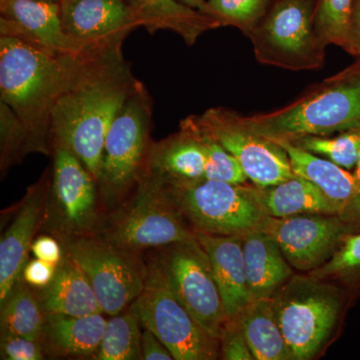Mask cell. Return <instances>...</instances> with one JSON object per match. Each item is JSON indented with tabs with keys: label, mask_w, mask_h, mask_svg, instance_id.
Segmentation results:
<instances>
[{
	"label": "cell",
	"mask_w": 360,
	"mask_h": 360,
	"mask_svg": "<svg viewBox=\"0 0 360 360\" xmlns=\"http://www.w3.org/2000/svg\"><path fill=\"white\" fill-rule=\"evenodd\" d=\"M139 84L122 47L82 52L70 82L52 108L53 148L70 150L96 182L110 124Z\"/></svg>",
	"instance_id": "cell-1"
},
{
	"label": "cell",
	"mask_w": 360,
	"mask_h": 360,
	"mask_svg": "<svg viewBox=\"0 0 360 360\" xmlns=\"http://www.w3.org/2000/svg\"><path fill=\"white\" fill-rule=\"evenodd\" d=\"M80 53H63L0 35V101L25 125L37 153L49 155L52 108Z\"/></svg>",
	"instance_id": "cell-2"
},
{
	"label": "cell",
	"mask_w": 360,
	"mask_h": 360,
	"mask_svg": "<svg viewBox=\"0 0 360 360\" xmlns=\"http://www.w3.org/2000/svg\"><path fill=\"white\" fill-rule=\"evenodd\" d=\"M241 116L248 129L271 141L360 131V68L350 66L281 110Z\"/></svg>",
	"instance_id": "cell-3"
},
{
	"label": "cell",
	"mask_w": 360,
	"mask_h": 360,
	"mask_svg": "<svg viewBox=\"0 0 360 360\" xmlns=\"http://www.w3.org/2000/svg\"><path fill=\"white\" fill-rule=\"evenodd\" d=\"M347 295L314 276H292L270 297L290 360L314 359L333 333Z\"/></svg>",
	"instance_id": "cell-4"
},
{
	"label": "cell",
	"mask_w": 360,
	"mask_h": 360,
	"mask_svg": "<svg viewBox=\"0 0 360 360\" xmlns=\"http://www.w3.org/2000/svg\"><path fill=\"white\" fill-rule=\"evenodd\" d=\"M315 6L316 0H274L248 35L258 63L292 71L321 68L328 46L315 32Z\"/></svg>",
	"instance_id": "cell-5"
},
{
	"label": "cell",
	"mask_w": 360,
	"mask_h": 360,
	"mask_svg": "<svg viewBox=\"0 0 360 360\" xmlns=\"http://www.w3.org/2000/svg\"><path fill=\"white\" fill-rule=\"evenodd\" d=\"M146 286L129 309L169 349L175 360H212L219 341L201 328L170 288L158 260L148 266Z\"/></svg>",
	"instance_id": "cell-6"
},
{
	"label": "cell",
	"mask_w": 360,
	"mask_h": 360,
	"mask_svg": "<svg viewBox=\"0 0 360 360\" xmlns=\"http://www.w3.org/2000/svg\"><path fill=\"white\" fill-rule=\"evenodd\" d=\"M131 203L120 212L101 238L127 250L167 248L196 239L168 195L162 180L144 172Z\"/></svg>",
	"instance_id": "cell-7"
},
{
	"label": "cell",
	"mask_w": 360,
	"mask_h": 360,
	"mask_svg": "<svg viewBox=\"0 0 360 360\" xmlns=\"http://www.w3.org/2000/svg\"><path fill=\"white\" fill-rule=\"evenodd\" d=\"M162 182L172 202L194 231L243 236L258 229L265 217L246 194L245 184L205 179Z\"/></svg>",
	"instance_id": "cell-8"
},
{
	"label": "cell",
	"mask_w": 360,
	"mask_h": 360,
	"mask_svg": "<svg viewBox=\"0 0 360 360\" xmlns=\"http://www.w3.org/2000/svg\"><path fill=\"white\" fill-rule=\"evenodd\" d=\"M151 101L139 82L118 111L104 141L97 184L106 198L124 195L146 172L149 153Z\"/></svg>",
	"instance_id": "cell-9"
},
{
	"label": "cell",
	"mask_w": 360,
	"mask_h": 360,
	"mask_svg": "<svg viewBox=\"0 0 360 360\" xmlns=\"http://www.w3.org/2000/svg\"><path fill=\"white\" fill-rule=\"evenodd\" d=\"M65 248L89 279L104 314H122L144 290L148 269L139 251L90 234L70 238Z\"/></svg>",
	"instance_id": "cell-10"
},
{
	"label": "cell",
	"mask_w": 360,
	"mask_h": 360,
	"mask_svg": "<svg viewBox=\"0 0 360 360\" xmlns=\"http://www.w3.org/2000/svg\"><path fill=\"white\" fill-rule=\"evenodd\" d=\"M188 118L238 160L253 186H276L295 175L286 151L276 141L248 129L236 111L213 108Z\"/></svg>",
	"instance_id": "cell-11"
},
{
	"label": "cell",
	"mask_w": 360,
	"mask_h": 360,
	"mask_svg": "<svg viewBox=\"0 0 360 360\" xmlns=\"http://www.w3.org/2000/svg\"><path fill=\"white\" fill-rule=\"evenodd\" d=\"M156 260L182 304L219 340L227 315L210 258L198 239L167 246Z\"/></svg>",
	"instance_id": "cell-12"
},
{
	"label": "cell",
	"mask_w": 360,
	"mask_h": 360,
	"mask_svg": "<svg viewBox=\"0 0 360 360\" xmlns=\"http://www.w3.org/2000/svg\"><path fill=\"white\" fill-rule=\"evenodd\" d=\"M258 229L274 238L291 267L302 271L321 267L350 234L359 232L336 215L319 213L284 219L265 215Z\"/></svg>",
	"instance_id": "cell-13"
},
{
	"label": "cell",
	"mask_w": 360,
	"mask_h": 360,
	"mask_svg": "<svg viewBox=\"0 0 360 360\" xmlns=\"http://www.w3.org/2000/svg\"><path fill=\"white\" fill-rule=\"evenodd\" d=\"M53 148L46 212L56 229L68 234V238L86 236L97 221V182L70 150L63 146Z\"/></svg>",
	"instance_id": "cell-14"
},
{
	"label": "cell",
	"mask_w": 360,
	"mask_h": 360,
	"mask_svg": "<svg viewBox=\"0 0 360 360\" xmlns=\"http://www.w3.org/2000/svg\"><path fill=\"white\" fill-rule=\"evenodd\" d=\"M63 30L80 53L122 47L141 21L127 0H60Z\"/></svg>",
	"instance_id": "cell-15"
},
{
	"label": "cell",
	"mask_w": 360,
	"mask_h": 360,
	"mask_svg": "<svg viewBox=\"0 0 360 360\" xmlns=\"http://www.w3.org/2000/svg\"><path fill=\"white\" fill-rule=\"evenodd\" d=\"M49 179L27 189L20 210L0 241V304L22 276L33 238L44 220L49 200Z\"/></svg>",
	"instance_id": "cell-16"
},
{
	"label": "cell",
	"mask_w": 360,
	"mask_h": 360,
	"mask_svg": "<svg viewBox=\"0 0 360 360\" xmlns=\"http://www.w3.org/2000/svg\"><path fill=\"white\" fill-rule=\"evenodd\" d=\"M288 153L293 172L307 179L326 194L336 217L360 231V181L354 174L288 141H274Z\"/></svg>",
	"instance_id": "cell-17"
},
{
	"label": "cell",
	"mask_w": 360,
	"mask_h": 360,
	"mask_svg": "<svg viewBox=\"0 0 360 360\" xmlns=\"http://www.w3.org/2000/svg\"><path fill=\"white\" fill-rule=\"evenodd\" d=\"M0 34L63 53H80L66 35L59 2L0 0Z\"/></svg>",
	"instance_id": "cell-18"
},
{
	"label": "cell",
	"mask_w": 360,
	"mask_h": 360,
	"mask_svg": "<svg viewBox=\"0 0 360 360\" xmlns=\"http://www.w3.org/2000/svg\"><path fill=\"white\" fill-rule=\"evenodd\" d=\"M195 236L210 258L227 319L238 316L251 302L243 258V236H217L196 231Z\"/></svg>",
	"instance_id": "cell-19"
},
{
	"label": "cell",
	"mask_w": 360,
	"mask_h": 360,
	"mask_svg": "<svg viewBox=\"0 0 360 360\" xmlns=\"http://www.w3.org/2000/svg\"><path fill=\"white\" fill-rule=\"evenodd\" d=\"M206 158L198 134L186 122L177 134L149 148L146 172L165 182L205 179Z\"/></svg>",
	"instance_id": "cell-20"
},
{
	"label": "cell",
	"mask_w": 360,
	"mask_h": 360,
	"mask_svg": "<svg viewBox=\"0 0 360 360\" xmlns=\"http://www.w3.org/2000/svg\"><path fill=\"white\" fill-rule=\"evenodd\" d=\"M246 194L267 217L284 219L295 215H335L330 201L311 181L298 175L267 187L245 186Z\"/></svg>",
	"instance_id": "cell-21"
},
{
	"label": "cell",
	"mask_w": 360,
	"mask_h": 360,
	"mask_svg": "<svg viewBox=\"0 0 360 360\" xmlns=\"http://www.w3.org/2000/svg\"><path fill=\"white\" fill-rule=\"evenodd\" d=\"M241 236L251 302L270 298L292 276L291 265L274 238L262 229Z\"/></svg>",
	"instance_id": "cell-22"
},
{
	"label": "cell",
	"mask_w": 360,
	"mask_h": 360,
	"mask_svg": "<svg viewBox=\"0 0 360 360\" xmlns=\"http://www.w3.org/2000/svg\"><path fill=\"white\" fill-rule=\"evenodd\" d=\"M39 297L46 314L84 316L103 312L89 279L68 253L51 283L40 288Z\"/></svg>",
	"instance_id": "cell-23"
},
{
	"label": "cell",
	"mask_w": 360,
	"mask_h": 360,
	"mask_svg": "<svg viewBox=\"0 0 360 360\" xmlns=\"http://www.w3.org/2000/svg\"><path fill=\"white\" fill-rule=\"evenodd\" d=\"M136 14L141 27L149 32L172 30L188 45L198 41L201 34L219 27L210 16L187 6L179 0H127Z\"/></svg>",
	"instance_id": "cell-24"
},
{
	"label": "cell",
	"mask_w": 360,
	"mask_h": 360,
	"mask_svg": "<svg viewBox=\"0 0 360 360\" xmlns=\"http://www.w3.org/2000/svg\"><path fill=\"white\" fill-rule=\"evenodd\" d=\"M106 321L103 314H46L44 341L59 354L94 357L103 340Z\"/></svg>",
	"instance_id": "cell-25"
},
{
	"label": "cell",
	"mask_w": 360,
	"mask_h": 360,
	"mask_svg": "<svg viewBox=\"0 0 360 360\" xmlns=\"http://www.w3.org/2000/svg\"><path fill=\"white\" fill-rule=\"evenodd\" d=\"M238 319L255 360H290L270 298L252 300Z\"/></svg>",
	"instance_id": "cell-26"
},
{
	"label": "cell",
	"mask_w": 360,
	"mask_h": 360,
	"mask_svg": "<svg viewBox=\"0 0 360 360\" xmlns=\"http://www.w3.org/2000/svg\"><path fill=\"white\" fill-rule=\"evenodd\" d=\"M21 278L7 296L1 307V333L25 336L44 342L46 314L39 295Z\"/></svg>",
	"instance_id": "cell-27"
},
{
	"label": "cell",
	"mask_w": 360,
	"mask_h": 360,
	"mask_svg": "<svg viewBox=\"0 0 360 360\" xmlns=\"http://www.w3.org/2000/svg\"><path fill=\"white\" fill-rule=\"evenodd\" d=\"M142 326L139 317L127 310L112 315L106 321L103 340L92 359L97 360H136L142 357Z\"/></svg>",
	"instance_id": "cell-28"
},
{
	"label": "cell",
	"mask_w": 360,
	"mask_h": 360,
	"mask_svg": "<svg viewBox=\"0 0 360 360\" xmlns=\"http://www.w3.org/2000/svg\"><path fill=\"white\" fill-rule=\"evenodd\" d=\"M274 0H206L200 11L219 27L233 26L248 37L262 21Z\"/></svg>",
	"instance_id": "cell-29"
},
{
	"label": "cell",
	"mask_w": 360,
	"mask_h": 360,
	"mask_svg": "<svg viewBox=\"0 0 360 360\" xmlns=\"http://www.w3.org/2000/svg\"><path fill=\"white\" fill-rule=\"evenodd\" d=\"M290 142L350 172L354 169L359 158L360 131L349 130L335 136L300 137Z\"/></svg>",
	"instance_id": "cell-30"
},
{
	"label": "cell",
	"mask_w": 360,
	"mask_h": 360,
	"mask_svg": "<svg viewBox=\"0 0 360 360\" xmlns=\"http://www.w3.org/2000/svg\"><path fill=\"white\" fill-rule=\"evenodd\" d=\"M354 2V0H316L315 32L326 46L336 45L347 51Z\"/></svg>",
	"instance_id": "cell-31"
},
{
	"label": "cell",
	"mask_w": 360,
	"mask_h": 360,
	"mask_svg": "<svg viewBox=\"0 0 360 360\" xmlns=\"http://www.w3.org/2000/svg\"><path fill=\"white\" fill-rule=\"evenodd\" d=\"M310 274L321 279H335L359 292L360 231L350 234L333 257Z\"/></svg>",
	"instance_id": "cell-32"
},
{
	"label": "cell",
	"mask_w": 360,
	"mask_h": 360,
	"mask_svg": "<svg viewBox=\"0 0 360 360\" xmlns=\"http://www.w3.org/2000/svg\"><path fill=\"white\" fill-rule=\"evenodd\" d=\"M188 124L200 136L205 151V179L217 180L227 184L241 186L248 181L245 170L238 160L210 136L201 132L188 117L182 120Z\"/></svg>",
	"instance_id": "cell-33"
},
{
	"label": "cell",
	"mask_w": 360,
	"mask_h": 360,
	"mask_svg": "<svg viewBox=\"0 0 360 360\" xmlns=\"http://www.w3.org/2000/svg\"><path fill=\"white\" fill-rule=\"evenodd\" d=\"M1 170L7 169L28 153H34L32 137L23 123L6 103L0 101Z\"/></svg>",
	"instance_id": "cell-34"
},
{
	"label": "cell",
	"mask_w": 360,
	"mask_h": 360,
	"mask_svg": "<svg viewBox=\"0 0 360 360\" xmlns=\"http://www.w3.org/2000/svg\"><path fill=\"white\" fill-rule=\"evenodd\" d=\"M219 341L222 359L255 360L241 328L238 316L227 319L220 330Z\"/></svg>",
	"instance_id": "cell-35"
},
{
	"label": "cell",
	"mask_w": 360,
	"mask_h": 360,
	"mask_svg": "<svg viewBox=\"0 0 360 360\" xmlns=\"http://www.w3.org/2000/svg\"><path fill=\"white\" fill-rule=\"evenodd\" d=\"M0 356L4 360H41L44 359V347L41 341L1 333Z\"/></svg>",
	"instance_id": "cell-36"
},
{
	"label": "cell",
	"mask_w": 360,
	"mask_h": 360,
	"mask_svg": "<svg viewBox=\"0 0 360 360\" xmlns=\"http://www.w3.org/2000/svg\"><path fill=\"white\" fill-rule=\"evenodd\" d=\"M56 269L58 265L35 258L26 264L22 272V278L30 286L44 288L49 285L56 276Z\"/></svg>",
	"instance_id": "cell-37"
},
{
	"label": "cell",
	"mask_w": 360,
	"mask_h": 360,
	"mask_svg": "<svg viewBox=\"0 0 360 360\" xmlns=\"http://www.w3.org/2000/svg\"><path fill=\"white\" fill-rule=\"evenodd\" d=\"M32 252L35 258L56 265L65 257L63 248H61L58 241L53 238L46 236H40V238L33 240Z\"/></svg>",
	"instance_id": "cell-38"
},
{
	"label": "cell",
	"mask_w": 360,
	"mask_h": 360,
	"mask_svg": "<svg viewBox=\"0 0 360 360\" xmlns=\"http://www.w3.org/2000/svg\"><path fill=\"white\" fill-rule=\"evenodd\" d=\"M142 357L146 360H172L174 355L169 349L148 328L144 329L141 338Z\"/></svg>",
	"instance_id": "cell-39"
},
{
	"label": "cell",
	"mask_w": 360,
	"mask_h": 360,
	"mask_svg": "<svg viewBox=\"0 0 360 360\" xmlns=\"http://www.w3.org/2000/svg\"><path fill=\"white\" fill-rule=\"evenodd\" d=\"M347 52L356 58L354 65L360 68V0H354L352 6Z\"/></svg>",
	"instance_id": "cell-40"
},
{
	"label": "cell",
	"mask_w": 360,
	"mask_h": 360,
	"mask_svg": "<svg viewBox=\"0 0 360 360\" xmlns=\"http://www.w3.org/2000/svg\"><path fill=\"white\" fill-rule=\"evenodd\" d=\"M181 4H186L187 6L193 7V8L200 11L201 7L205 6L206 0H179Z\"/></svg>",
	"instance_id": "cell-41"
},
{
	"label": "cell",
	"mask_w": 360,
	"mask_h": 360,
	"mask_svg": "<svg viewBox=\"0 0 360 360\" xmlns=\"http://www.w3.org/2000/svg\"><path fill=\"white\" fill-rule=\"evenodd\" d=\"M352 174H354L355 179L359 180L360 181V146L359 151V158H357L356 165H355L354 172H352Z\"/></svg>",
	"instance_id": "cell-42"
},
{
	"label": "cell",
	"mask_w": 360,
	"mask_h": 360,
	"mask_svg": "<svg viewBox=\"0 0 360 360\" xmlns=\"http://www.w3.org/2000/svg\"><path fill=\"white\" fill-rule=\"evenodd\" d=\"M46 1L59 2V1H60V0H46Z\"/></svg>",
	"instance_id": "cell-43"
}]
</instances>
